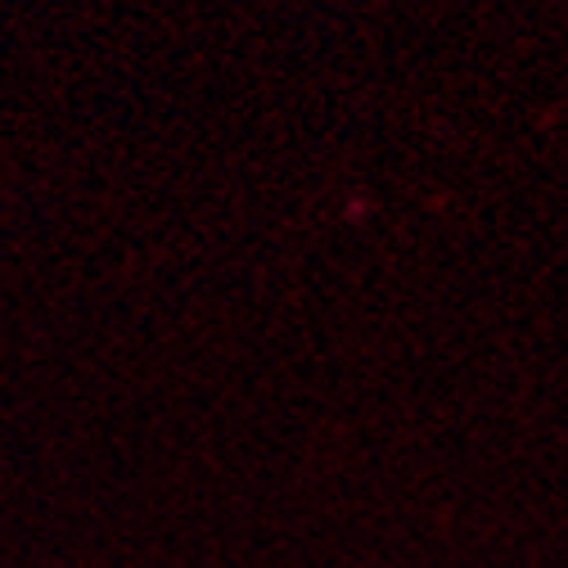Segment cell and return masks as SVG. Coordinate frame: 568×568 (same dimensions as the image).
<instances>
[]
</instances>
